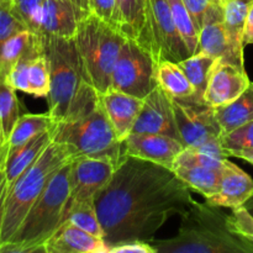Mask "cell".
I'll return each instance as SVG.
<instances>
[{
  "label": "cell",
  "mask_w": 253,
  "mask_h": 253,
  "mask_svg": "<svg viewBox=\"0 0 253 253\" xmlns=\"http://www.w3.org/2000/svg\"><path fill=\"white\" fill-rule=\"evenodd\" d=\"M237 158H241V160L246 161V162L251 163L253 166V150L247 151V152H244V153H240V155L237 156Z\"/></svg>",
  "instance_id": "obj_45"
},
{
  "label": "cell",
  "mask_w": 253,
  "mask_h": 253,
  "mask_svg": "<svg viewBox=\"0 0 253 253\" xmlns=\"http://www.w3.org/2000/svg\"><path fill=\"white\" fill-rule=\"evenodd\" d=\"M66 220L73 222L84 231L103 239V227H101L100 220L98 217L95 203H83V204L69 208L64 215V221Z\"/></svg>",
  "instance_id": "obj_31"
},
{
  "label": "cell",
  "mask_w": 253,
  "mask_h": 253,
  "mask_svg": "<svg viewBox=\"0 0 253 253\" xmlns=\"http://www.w3.org/2000/svg\"><path fill=\"white\" fill-rule=\"evenodd\" d=\"M120 31L146 47V6L147 0H116ZM147 48V47H146Z\"/></svg>",
  "instance_id": "obj_22"
},
{
  "label": "cell",
  "mask_w": 253,
  "mask_h": 253,
  "mask_svg": "<svg viewBox=\"0 0 253 253\" xmlns=\"http://www.w3.org/2000/svg\"><path fill=\"white\" fill-rule=\"evenodd\" d=\"M54 128L44 131L37 135L36 137L27 141L24 145L9 151L4 167L9 187L30 166L34 165L39 160L40 156L46 151V148L53 142Z\"/></svg>",
  "instance_id": "obj_21"
},
{
  "label": "cell",
  "mask_w": 253,
  "mask_h": 253,
  "mask_svg": "<svg viewBox=\"0 0 253 253\" xmlns=\"http://www.w3.org/2000/svg\"><path fill=\"white\" fill-rule=\"evenodd\" d=\"M217 1H220V2H222V4H224V0H217Z\"/></svg>",
  "instance_id": "obj_47"
},
{
  "label": "cell",
  "mask_w": 253,
  "mask_h": 253,
  "mask_svg": "<svg viewBox=\"0 0 253 253\" xmlns=\"http://www.w3.org/2000/svg\"><path fill=\"white\" fill-rule=\"evenodd\" d=\"M71 162L52 177L14 236L0 247V253L44 252L46 241L64 222L71 194Z\"/></svg>",
  "instance_id": "obj_4"
},
{
  "label": "cell",
  "mask_w": 253,
  "mask_h": 253,
  "mask_svg": "<svg viewBox=\"0 0 253 253\" xmlns=\"http://www.w3.org/2000/svg\"><path fill=\"white\" fill-rule=\"evenodd\" d=\"M172 99L179 138L185 148H194L221 136L215 108L198 99Z\"/></svg>",
  "instance_id": "obj_10"
},
{
  "label": "cell",
  "mask_w": 253,
  "mask_h": 253,
  "mask_svg": "<svg viewBox=\"0 0 253 253\" xmlns=\"http://www.w3.org/2000/svg\"><path fill=\"white\" fill-rule=\"evenodd\" d=\"M190 188L172 169L123 155L109 184L95 197L104 241L113 246L150 242L172 216H182L193 198Z\"/></svg>",
  "instance_id": "obj_1"
},
{
  "label": "cell",
  "mask_w": 253,
  "mask_h": 253,
  "mask_svg": "<svg viewBox=\"0 0 253 253\" xmlns=\"http://www.w3.org/2000/svg\"><path fill=\"white\" fill-rule=\"evenodd\" d=\"M14 7L27 30L37 35L44 0H12Z\"/></svg>",
  "instance_id": "obj_36"
},
{
  "label": "cell",
  "mask_w": 253,
  "mask_h": 253,
  "mask_svg": "<svg viewBox=\"0 0 253 253\" xmlns=\"http://www.w3.org/2000/svg\"><path fill=\"white\" fill-rule=\"evenodd\" d=\"M79 19L66 0H44L37 35L74 37Z\"/></svg>",
  "instance_id": "obj_19"
},
{
  "label": "cell",
  "mask_w": 253,
  "mask_h": 253,
  "mask_svg": "<svg viewBox=\"0 0 253 253\" xmlns=\"http://www.w3.org/2000/svg\"><path fill=\"white\" fill-rule=\"evenodd\" d=\"M183 2L189 11L198 31L202 30L208 20L224 9L222 2L217 0H183Z\"/></svg>",
  "instance_id": "obj_35"
},
{
  "label": "cell",
  "mask_w": 253,
  "mask_h": 253,
  "mask_svg": "<svg viewBox=\"0 0 253 253\" xmlns=\"http://www.w3.org/2000/svg\"><path fill=\"white\" fill-rule=\"evenodd\" d=\"M27 30L14 7L12 0H0V43Z\"/></svg>",
  "instance_id": "obj_34"
},
{
  "label": "cell",
  "mask_w": 253,
  "mask_h": 253,
  "mask_svg": "<svg viewBox=\"0 0 253 253\" xmlns=\"http://www.w3.org/2000/svg\"><path fill=\"white\" fill-rule=\"evenodd\" d=\"M20 116L21 114H20V104L16 96V90L6 82H2L0 83V128L4 135L6 146Z\"/></svg>",
  "instance_id": "obj_29"
},
{
  "label": "cell",
  "mask_w": 253,
  "mask_h": 253,
  "mask_svg": "<svg viewBox=\"0 0 253 253\" xmlns=\"http://www.w3.org/2000/svg\"><path fill=\"white\" fill-rule=\"evenodd\" d=\"M51 89V74L44 54L37 56L29 64V91L36 98H47Z\"/></svg>",
  "instance_id": "obj_32"
},
{
  "label": "cell",
  "mask_w": 253,
  "mask_h": 253,
  "mask_svg": "<svg viewBox=\"0 0 253 253\" xmlns=\"http://www.w3.org/2000/svg\"><path fill=\"white\" fill-rule=\"evenodd\" d=\"M41 54H43L41 37L30 30L19 32L0 43V83L6 82L7 76L20 59Z\"/></svg>",
  "instance_id": "obj_20"
},
{
  "label": "cell",
  "mask_w": 253,
  "mask_h": 253,
  "mask_svg": "<svg viewBox=\"0 0 253 253\" xmlns=\"http://www.w3.org/2000/svg\"><path fill=\"white\" fill-rule=\"evenodd\" d=\"M116 167L118 165L110 158L79 156L72 160L71 194L67 210L83 203H94L96 195L109 184Z\"/></svg>",
  "instance_id": "obj_11"
},
{
  "label": "cell",
  "mask_w": 253,
  "mask_h": 253,
  "mask_svg": "<svg viewBox=\"0 0 253 253\" xmlns=\"http://www.w3.org/2000/svg\"><path fill=\"white\" fill-rule=\"evenodd\" d=\"M44 253H110V251L101 237L89 234L66 220L46 241Z\"/></svg>",
  "instance_id": "obj_16"
},
{
  "label": "cell",
  "mask_w": 253,
  "mask_h": 253,
  "mask_svg": "<svg viewBox=\"0 0 253 253\" xmlns=\"http://www.w3.org/2000/svg\"><path fill=\"white\" fill-rule=\"evenodd\" d=\"M221 135L235 130L239 126L253 121V83L237 99L220 108H215Z\"/></svg>",
  "instance_id": "obj_23"
},
{
  "label": "cell",
  "mask_w": 253,
  "mask_h": 253,
  "mask_svg": "<svg viewBox=\"0 0 253 253\" xmlns=\"http://www.w3.org/2000/svg\"><path fill=\"white\" fill-rule=\"evenodd\" d=\"M77 155L69 146L52 142L7 190L0 247L9 242L54 174Z\"/></svg>",
  "instance_id": "obj_5"
},
{
  "label": "cell",
  "mask_w": 253,
  "mask_h": 253,
  "mask_svg": "<svg viewBox=\"0 0 253 253\" xmlns=\"http://www.w3.org/2000/svg\"><path fill=\"white\" fill-rule=\"evenodd\" d=\"M150 244L156 253H253V245L235 234L221 208L195 199L180 216L174 237Z\"/></svg>",
  "instance_id": "obj_3"
},
{
  "label": "cell",
  "mask_w": 253,
  "mask_h": 253,
  "mask_svg": "<svg viewBox=\"0 0 253 253\" xmlns=\"http://www.w3.org/2000/svg\"><path fill=\"white\" fill-rule=\"evenodd\" d=\"M131 133H160L180 141L172 99L158 85L143 99L142 108Z\"/></svg>",
  "instance_id": "obj_13"
},
{
  "label": "cell",
  "mask_w": 253,
  "mask_h": 253,
  "mask_svg": "<svg viewBox=\"0 0 253 253\" xmlns=\"http://www.w3.org/2000/svg\"><path fill=\"white\" fill-rule=\"evenodd\" d=\"M195 53L210 54L245 68L244 52H240L232 43L224 26V14L212 17L202 27Z\"/></svg>",
  "instance_id": "obj_18"
},
{
  "label": "cell",
  "mask_w": 253,
  "mask_h": 253,
  "mask_svg": "<svg viewBox=\"0 0 253 253\" xmlns=\"http://www.w3.org/2000/svg\"><path fill=\"white\" fill-rule=\"evenodd\" d=\"M172 170L190 189L197 190L205 199H209L216 194L220 188L222 169H211L200 166L178 165L174 166Z\"/></svg>",
  "instance_id": "obj_25"
},
{
  "label": "cell",
  "mask_w": 253,
  "mask_h": 253,
  "mask_svg": "<svg viewBox=\"0 0 253 253\" xmlns=\"http://www.w3.org/2000/svg\"><path fill=\"white\" fill-rule=\"evenodd\" d=\"M32 58H35V57H32ZM32 58L26 57V58L20 59L7 76L6 83L16 91L19 90L24 91V93L29 91V64Z\"/></svg>",
  "instance_id": "obj_39"
},
{
  "label": "cell",
  "mask_w": 253,
  "mask_h": 253,
  "mask_svg": "<svg viewBox=\"0 0 253 253\" xmlns=\"http://www.w3.org/2000/svg\"><path fill=\"white\" fill-rule=\"evenodd\" d=\"M220 58L207 53H194L188 58L178 62L180 68L188 77L195 89V99L204 101V93L207 90L211 72Z\"/></svg>",
  "instance_id": "obj_27"
},
{
  "label": "cell",
  "mask_w": 253,
  "mask_h": 253,
  "mask_svg": "<svg viewBox=\"0 0 253 253\" xmlns=\"http://www.w3.org/2000/svg\"><path fill=\"white\" fill-rule=\"evenodd\" d=\"M126 37L119 30L89 14L79 20L74 41L85 73L99 94L111 89V79Z\"/></svg>",
  "instance_id": "obj_6"
},
{
  "label": "cell",
  "mask_w": 253,
  "mask_h": 253,
  "mask_svg": "<svg viewBox=\"0 0 253 253\" xmlns=\"http://www.w3.org/2000/svg\"><path fill=\"white\" fill-rule=\"evenodd\" d=\"M7 158V146L5 142L4 135H2V131L0 128V168L5 167V163H6Z\"/></svg>",
  "instance_id": "obj_44"
},
{
  "label": "cell",
  "mask_w": 253,
  "mask_h": 253,
  "mask_svg": "<svg viewBox=\"0 0 253 253\" xmlns=\"http://www.w3.org/2000/svg\"><path fill=\"white\" fill-rule=\"evenodd\" d=\"M253 0H224V26L234 46L244 52V31Z\"/></svg>",
  "instance_id": "obj_28"
},
{
  "label": "cell",
  "mask_w": 253,
  "mask_h": 253,
  "mask_svg": "<svg viewBox=\"0 0 253 253\" xmlns=\"http://www.w3.org/2000/svg\"><path fill=\"white\" fill-rule=\"evenodd\" d=\"M66 1H68L73 6L79 20L84 19L89 14H91L90 0H66Z\"/></svg>",
  "instance_id": "obj_42"
},
{
  "label": "cell",
  "mask_w": 253,
  "mask_h": 253,
  "mask_svg": "<svg viewBox=\"0 0 253 253\" xmlns=\"http://www.w3.org/2000/svg\"><path fill=\"white\" fill-rule=\"evenodd\" d=\"M222 147L229 157H236L240 153L253 150V121L239 126L235 130L221 135Z\"/></svg>",
  "instance_id": "obj_33"
},
{
  "label": "cell",
  "mask_w": 253,
  "mask_h": 253,
  "mask_svg": "<svg viewBox=\"0 0 253 253\" xmlns=\"http://www.w3.org/2000/svg\"><path fill=\"white\" fill-rule=\"evenodd\" d=\"M53 141L69 146L76 152L77 157L110 158L118 165L123 156L121 141L118 138L100 101L86 115L77 120L57 124Z\"/></svg>",
  "instance_id": "obj_7"
},
{
  "label": "cell",
  "mask_w": 253,
  "mask_h": 253,
  "mask_svg": "<svg viewBox=\"0 0 253 253\" xmlns=\"http://www.w3.org/2000/svg\"><path fill=\"white\" fill-rule=\"evenodd\" d=\"M184 148L179 140L160 133H130L121 142L123 155L150 161L169 169H173Z\"/></svg>",
  "instance_id": "obj_12"
},
{
  "label": "cell",
  "mask_w": 253,
  "mask_h": 253,
  "mask_svg": "<svg viewBox=\"0 0 253 253\" xmlns=\"http://www.w3.org/2000/svg\"><path fill=\"white\" fill-rule=\"evenodd\" d=\"M251 84L246 69L221 58L214 67L204 93V101L212 108H220L239 98Z\"/></svg>",
  "instance_id": "obj_14"
},
{
  "label": "cell",
  "mask_w": 253,
  "mask_h": 253,
  "mask_svg": "<svg viewBox=\"0 0 253 253\" xmlns=\"http://www.w3.org/2000/svg\"><path fill=\"white\" fill-rule=\"evenodd\" d=\"M90 9L91 14L96 15L99 19L120 31V19L116 0H90Z\"/></svg>",
  "instance_id": "obj_38"
},
{
  "label": "cell",
  "mask_w": 253,
  "mask_h": 253,
  "mask_svg": "<svg viewBox=\"0 0 253 253\" xmlns=\"http://www.w3.org/2000/svg\"><path fill=\"white\" fill-rule=\"evenodd\" d=\"M244 43L246 44L253 43V4L250 7L249 15H247L246 24H245L244 31Z\"/></svg>",
  "instance_id": "obj_43"
},
{
  "label": "cell",
  "mask_w": 253,
  "mask_h": 253,
  "mask_svg": "<svg viewBox=\"0 0 253 253\" xmlns=\"http://www.w3.org/2000/svg\"><path fill=\"white\" fill-rule=\"evenodd\" d=\"M168 2L178 32L182 36L184 43L187 44L190 54H194L199 43V31L195 27L189 11L185 7L183 0H168Z\"/></svg>",
  "instance_id": "obj_30"
},
{
  "label": "cell",
  "mask_w": 253,
  "mask_h": 253,
  "mask_svg": "<svg viewBox=\"0 0 253 253\" xmlns=\"http://www.w3.org/2000/svg\"><path fill=\"white\" fill-rule=\"evenodd\" d=\"M252 195L253 179L244 169L230 162L227 158L222 168L219 190L211 198L205 199V202L212 207L234 210L244 207Z\"/></svg>",
  "instance_id": "obj_15"
},
{
  "label": "cell",
  "mask_w": 253,
  "mask_h": 253,
  "mask_svg": "<svg viewBox=\"0 0 253 253\" xmlns=\"http://www.w3.org/2000/svg\"><path fill=\"white\" fill-rule=\"evenodd\" d=\"M229 221L235 234L253 245V215L246 208L240 207L232 210Z\"/></svg>",
  "instance_id": "obj_37"
},
{
  "label": "cell",
  "mask_w": 253,
  "mask_h": 253,
  "mask_svg": "<svg viewBox=\"0 0 253 253\" xmlns=\"http://www.w3.org/2000/svg\"><path fill=\"white\" fill-rule=\"evenodd\" d=\"M57 126V121L51 114H24L19 118L14 126L9 141H7V153L9 151L24 145L40 133L51 130Z\"/></svg>",
  "instance_id": "obj_26"
},
{
  "label": "cell",
  "mask_w": 253,
  "mask_h": 253,
  "mask_svg": "<svg viewBox=\"0 0 253 253\" xmlns=\"http://www.w3.org/2000/svg\"><path fill=\"white\" fill-rule=\"evenodd\" d=\"M146 47L156 62H180L192 56L175 27L168 0H147Z\"/></svg>",
  "instance_id": "obj_9"
},
{
  "label": "cell",
  "mask_w": 253,
  "mask_h": 253,
  "mask_svg": "<svg viewBox=\"0 0 253 253\" xmlns=\"http://www.w3.org/2000/svg\"><path fill=\"white\" fill-rule=\"evenodd\" d=\"M110 253H156V251L150 242L136 240L113 246Z\"/></svg>",
  "instance_id": "obj_40"
},
{
  "label": "cell",
  "mask_w": 253,
  "mask_h": 253,
  "mask_svg": "<svg viewBox=\"0 0 253 253\" xmlns=\"http://www.w3.org/2000/svg\"><path fill=\"white\" fill-rule=\"evenodd\" d=\"M153 54L136 40L127 39L123 44L111 79V89L145 99L157 86Z\"/></svg>",
  "instance_id": "obj_8"
},
{
  "label": "cell",
  "mask_w": 253,
  "mask_h": 253,
  "mask_svg": "<svg viewBox=\"0 0 253 253\" xmlns=\"http://www.w3.org/2000/svg\"><path fill=\"white\" fill-rule=\"evenodd\" d=\"M244 207L246 208V209L249 210V211L251 212V214L253 215V195H252L251 198H250L249 200H247V203H246V204L244 205Z\"/></svg>",
  "instance_id": "obj_46"
},
{
  "label": "cell",
  "mask_w": 253,
  "mask_h": 253,
  "mask_svg": "<svg viewBox=\"0 0 253 253\" xmlns=\"http://www.w3.org/2000/svg\"><path fill=\"white\" fill-rule=\"evenodd\" d=\"M157 85L170 98L195 99V89L177 62L161 61L156 67Z\"/></svg>",
  "instance_id": "obj_24"
},
{
  "label": "cell",
  "mask_w": 253,
  "mask_h": 253,
  "mask_svg": "<svg viewBox=\"0 0 253 253\" xmlns=\"http://www.w3.org/2000/svg\"><path fill=\"white\" fill-rule=\"evenodd\" d=\"M100 104L105 110L119 140L123 142L131 132L138 118L143 99L124 91L110 89L100 94Z\"/></svg>",
  "instance_id": "obj_17"
},
{
  "label": "cell",
  "mask_w": 253,
  "mask_h": 253,
  "mask_svg": "<svg viewBox=\"0 0 253 253\" xmlns=\"http://www.w3.org/2000/svg\"><path fill=\"white\" fill-rule=\"evenodd\" d=\"M51 74L48 113L58 123L72 121L93 111L100 94L85 73L74 37L40 36Z\"/></svg>",
  "instance_id": "obj_2"
},
{
  "label": "cell",
  "mask_w": 253,
  "mask_h": 253,
  "mask_svg": "<svg viewBox=\"0 0 253 253\" xmlns=\"http://www.w3.org/2000/svg\"><path fill=\"white\" fill-rule=\"evenodd\" d=\"M9 184H7L6 174H5L4 168H0V239H1L2 221H4V211H5V200H6Z\"/></svg>",
  "instance_id": "obj_41"
}]
</instances>
